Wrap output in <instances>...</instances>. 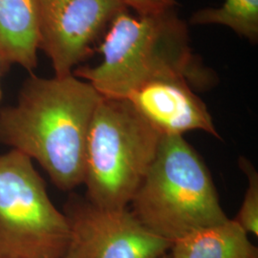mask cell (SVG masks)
Segmentation results:
<instances>
[{
	"mask_svg": "<svg viewBox=\"0 0 258 258\" xmlns=\"http://www.w3.org/2000/svg\"><path fill=\"white\" fill-rule=\"evenodd\" d=\"M161 137L126 99L102 97L87 137L86 198L102 208H128L155 159Z\"/></svg>",
	"mask_w": 258,
	"mask_h": 258,
	"instance_id": "cell-4",
	"label": "cell"
},
{
	"mask_svg": "<svg viewBox=\"0 0 258 258\" xmlns=\"http://www.w3.org/2000/svg\"><path fill=\"white\" fill-rule=\"evenodd\" d=\"M125 99L162 136H183L198 130L221 139L208 106L183 78L152 80Z\"/></svg>",
	"mask_w": 258,
	"mask_h": 258,
	"instance_id": "cell-8",
	"label": "cell"
},
{
	"mask_svg": "<svg viewBox=\"0 0 258 258\" xmlns=\"http://www.w3.org/2000/svg\"><path fill=\"white\" fill-rule=\"evenodd\" d=\"M3 72V68H2V64H1V60H0V78H1V73ZM2 98V89H1V83H0V101Z\"/></svg>",
	"mask_w": 258,
	"mask_h": 258,
	"instance_id": "cell-14",
	"label": "cell"
},
{
	"mask_svg": "<svg viewBox=\"0 0 258 258\" xmlns=\"http://www.w3.org/2000/svg\"><path fill=\"white\" fill-rule=\"evenodd\" d=\"M63 213L69 225L63 258H163L171 247L127 208H102L74 195Z\"/></svg>",
	"mask_w": 258,
	"mask_h": 258,
	"instance_id": "cell-6",
	"label": "cell"
},
{
	"mask_svg": "<svg viewBox=\"0 0 258 258\" xmlns=\"http://www.w3.org/2000/svg\"><path fill=\"white\" fill-rule=\"evenodd\" d=\"M131 212L171 244L197 229L227 221L212 175L183 136H162L134 195Z\"/></svg>",
	"mask_w": 258,
	"mask_h": 258,
	"instance_id": "cell-3",
	"label": "cell"
},
{
	"mask_svg": "<svg viewBox=\"0 0 258 258\" xmlns=\"http://www.w3.org/2000/svg\"><path fill=\"white\" fill-rule=\"evenodd\" d=\"M125 10L121 0H38L39 50L50 58L55 77L73 74Z\"/></svg>",
	"mask_w": 258,
	"mask_h": 258,
	"instance_id": "cell-7",
	"label": "cell"
},
{
	"mask_svg": "<svg viewBox=\"0 0 258 258\" xmlns=\"http://www.w3.org/2000/svg\"><path fill=\"white\" fill-rule=\"evenodd\" d=\"M102 96L74 75L29 77L18 102L0 109V144L37 161L55 186L83 184L89 127Z\"/></svg>",
	"mask_w": 258,
	"mask_h": 258,
	"instance_id": "cell-1",
	"label": "cell"
},
{
	"mask_svg": "<svg viewBox=\"0 0 258 258\" xmlns=\"http://www.w3.org/2000/svg\"><path fill=\"white\" fill-rule=\"evenodd\" d=\"M166 258H258V249L233 219L204 227L171 244Z\"/></svg>",
	"mask_w": 258,
	"mask_h": 258,
	"instance_id": "cell-10",
	"label": "cell"
},
{
	"mask_svg": "<svg viewBox=\"0 0 258 258\" xmlns=\"http://www.w3.org/2000/svg\"><path fill=\"white\" fill-rule=\"evenodd\" d=\"M240 168L247 176L248 187L244 195L239 212L233 219L248 234L258 235V174L249 160L241 157Z\"/></svg>",
	"mask_w": 258,
	"mask_h": 258,
	"instance_id": "cell-12",
	"label": "cell"
},
{
	"mask_svg": "<svg viewBox=\"0 0 258 258\" xmlns=\"http://www.w3.org/2000/svg\"><path fill=\"white\" fill-rule=\"evenodd\" d=\"M125 7L131 8L141 17L158 16L173 11L176 0H121Z\"/></svg>",
	"mask_w": 258,
	"mask_h": 258,
	"instance_id": "cell-13",
	"label": "cell"
},
{
	"mask_svg": "<svg viewBox=\"0 0 258 258\" xmlns=\"http://www.w3.org/2000/svg\"><path fill=\"white\" fill-rule=\"evenodd\" d=\"M0 258H8V257H5V256H1V255H0Z\"/></svg>",
	"mask_w": 258,
	"mask_h": 258,
	"instance_id": "cell-15",
	"label": "cell"
},
{
	"mask_svg": "<svg viewBox=\"0 0 258 258\" xmlns=\"http://www.w3.org/2000/svg\"><path fill=\"white\" fill-rule=\"evenodd\" d=\"M39 50L38 0H0V60L3 72L17 64L29 72Z\"/></svg>",
	"mask_w": 258,
	"mask_h": 258,
	"instance_id": "cell-9",
	"label": "cell"
},
{
	"mask_svg": "<svg viewBox=\"0 0 258 258\" xmlns=\"http://www.w3.org/2000/svg\"><path fill=\"white\" fill-rule=\"evenodd\" d=\"M99 51L102 62L73 71L103 98L125 99L144 83L178 77L194 87H208L213 81L194 55L186 24L174 10L141 17L122 11L112 19Z\"/></svg>",
	"mask_w": 258,
	"mask_h": 258,
	"instance_id": "cell-2",
	"label": "cell"
},
{
	"mask_svg": "<svg viewBox=\"0 0 258 258\" xmlns=\"http://www.w3.org/2000/svg\"><path fill=\"white\" fill-rule=\"evenodd\" d=\"M164 258H166V256H165V257H164Z\"/></svg>",
	"mask_w": 258,
	"mask_h": 258,
	"instance_id": "cell-16",
	"label": "cell"
},
{
	"mask_svg": "<svg viewBox=\"0 0 258 258\" xmlns=\"http://www.w3.org/2000/svg\"><path fill=\"white\" fill-rule=\"evenodd\" d=\"M68 242L67 218L33 161L13 149L0 154V255L63 258Z\"/></svg>",
	"mask_w": 258,
	"mask_h": 258,
	"instance_id": "cell-5",
	"label": "cell"
},
{
	"mask_svg": "<svg viewBox=\"0 0 258 258\" xmlns=\"http://www.w3.org/2000/svg\"><path fill=\"white\" fill-rule=\"evenodd\" d=\"M195 25L217 24L231 28L252 43L258 39V0H225L220 8L199 10L192 15Z\"/></svg>",
	"mask_w": 258,
	"mask_h": 258,
	"instance_id": "cell-11",
	"label": "cell"
}]
</instances>
